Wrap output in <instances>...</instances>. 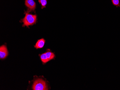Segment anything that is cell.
<instances>
[{
    "instance_id": "7a4b0ae2",
    "label": "cell",
    "mask_w": 120,
    "mask_h": 90,
    "mask_svg": "<svg viewBox=\"0 0 120 90\" xmlns=\"http://www.w3.org/2000/svg\"><path fill=\"white\" fill-rule=\"evenodd\" d=\"M32 89L34 90H48L46 83L41 79H38L34 81L32 85Z\"/></svg>"
},
{
    "instance_id": "277c9868",
    "label": "cell",
    "mask_w": 120,
    "mask_h": 90,
    "mask_svg": "<svg viewBox=\"0 0 120 90\" xmlns=\"http://www.w3.org/2000/svg\"><path fill=\"white\" fill-rule=\"evenodd\" d=\"M8 53L6 46L3 45L0 47V59H3L7 57Z\"/></svg>"
},
{
    "instance_id": "6da1fadb",
    "label": "cell",
    "mask_w": 120,
    "mask_h": 90,
    "mask_svg": "<svg viewBox=\"0 0 120 90\" xmlns=\"http://www.w3.org/2000/svg\"><path fill=\"white\" fill-rule=\"evenodd\" d=\"M28 11L25 12V17L22 19L23 22V27L26 26L28 27L30 25H33L36 23L37 20V16L36 14H30Z\"/></svg>"
},
{
    "instance_id": "5b68a950",
    "label": "cell",
    "mask_w": 120,
    "mask_h": 90,
    "mask_svg": "<svg viewBox=\"0 0 120 90\" xmlns=\"http://www.w3.org/2000/svg\"><path fill=\"white\" fill-rule=\"evenodd\" d=\"M45 42V40L44 39L39 40L36 43V45L34 46V47L37 49H42L44 46Z\"/></svg>"
},
{
    "instance_id": "9c48e42d",
    "label": "cell",
    "mask_w": 120,
    "mask_h": 90,
    "mask_svg": "<svg viewBox=\"0 0 120 90\" xmlns=\"http://www.w3.org/2000/svg\"><path fill=\"white\" fill-rule=\"evenodd\" d=\"M48 0H38L39 2L41 5V8L43 9L45 8L47 4V2Z\"/></svg>"
},
{
    "instance_id": "8992f818",
    "label": "cell",
    "mask_w": 120,
    "mask_h": 90,
    "mask_svg": "<svg viewBox=\"0 0 120 90\" xmlns=\"http://www.w3.org/2000/svg\"><path fill=\"white\" fill-rule=\"evenodd\" d=\"M46 55L49 61L54 59L55 58V55L53 52H52L49 49H48V51L45 52Z\"/></svg>"
},
{
    "instance_id": "3957f363",
    "label": "cell",
    "mask_w": 120,
    "mask_h": 90,
    "mask_svg": "<svg viewBox=\"0 0 120 90\" xmlns=\"http://www.w3.org/2000/svg\"><path fill=\"white\" fill-rule=\"evenodd\" d=\"M25 5L28 8L27 11L29 12L34 11L36 8V4L34 0H25Z\"/></svg>"
},
{
    "instance_id": "52a82bcc",
    "label": "cell",
    "mask_w": 120,
    "mask_h": 90,
    "mask_svg": "<svg viewBox=\"0 0 120 90\" xmlns=\"http://www.w3.org/2000/svg\"><path fill=\"white\" fill-rule=\"evenodd\" d=\"M39 56L40 57L41 61L42 62L43 64H45L48 62L49 61V60L48 59L45 53H44L41 54H39Z\"/></svg>"
},
{
    "instance_id": "ba28073f",
    "label": "cell",
    "mask_w": 120,
    "mask_h": 90,
    "mask_svg": "<svg viewBox=\"0 0 120 90\" xmlns=\"http://www.w3.org/2000/svg\"><path fill=\"white\" fill-rule=\"evenodd\" d=\"M112 5L116 7H120V0H111Z\"/></svg>"
}]
</instances>
